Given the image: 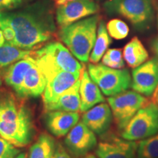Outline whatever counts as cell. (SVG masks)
<instances>
[{
	"instance_id": "6da1fadb",
	"label": "cell",
	"mask_w": 158,
	"mask_h": 158,
	"mask_svg": "<svg viewBox=\"0 0 158 158\" xmlns=\"http://www.w3.org/2000/svg\"><path fill=\"white\" fill-rule=\"evenodd\" d=\"M0 26L15 31L12 45L31 50L52 37L56 30L52 13L46 1L40 2L18 11L0 13Z\"/></svg>"
},
{
	"instance_id": "7a4b0ae2",
	"label": "cell",
	"mask_w": 158,
	"mask_h": 158,
	"mask_svg": "<svg viewBox=\"0 0 158 158\" xmlns=\"http://www.w3.org/2000/svg\"><path fill=\"white\" fill-rule=\"evenodd\" d=\"M100 15H93L72 24L61 27L59 37L72 54L87 62L95 42Z\"/></svg>"
},
{
	"instance_id": "3957f363",
	"label": "cell",
	"mask_w": 158,
	"mask_h": 158,
	"mask_svg": "<svg viewBox=\"0 0 158 158\" xmlns=\"http://www.w3.org/2000/svg\"><path fill=\"white\" fill-rule=\"evenodd\" d=\"M109 15H121L139 30L147 29L153 21V0H108L103 4Z\"/></svg>"
},
{
	"instance_id": "277c9868",
	"label": "cell",
	"mask_w": 158,
	"mask_h": 158,
	"mask_svg": "<svg viewBox=\"0 0 158 158\" xmlns=\"http://www.w3.org/2000/svg\"><path fill=\"white\" fill-rule=\"evenodd\" d=\"M88 73L104 95L122 93L131 86V75L127 69H113L102 64H89Z\"/></svg>"
},
{
	"instance_id": "5b68a950",
	"label": "cell",
	"mask_w": 158,
	"mask_h": 158,
	"mask_svg": "<svg viewBox=\"0 0 158 158\" xmlns=\"http://www.w3.org/2000/svg\"><path fill=\"white\" fill-rule=\"evenodd\" d=\"M158 133V106L149 102L131 118L122 131L121 136L136 141L151 137Z\"/></svg>"
},
{
	"instance_id": "8992f818",
	"label": "cell",
	"mask_w": 158,
	"mask_h": 158,
	"mask_svg": "<svg viewBox=\"0 0 158 158\" xmlns=\"http://www.w3.org/2000/svg\"><path fill=\"white\" fill-rule=\"evenodd\" d=\"M107 100L114 124L121 131L138 110L149 102L147 98L133 90H126L116 95L108 97Z\"/></svg>"
},
{
	"instance_id": "52a82bcc",
	"label": "cell",
	"mask_w": 158,
	"mask_h": 158,
	"mask_svg": "<svg viewBox=\"0 0 158 158\" xmlns=\"http://www.w3.org/2000/svg\"><path fill=\"white\" fill-rule=\"evenodd\" d=\"M35 133L31 114L26 106H22L18 117L13 121H0V136L16 147L29 145Z\"/></svg>"
},
{
	"instance_id": "ba28073f",
	"label": "cell",
	"mask_w": 158,
	"mask_h": 158,
	"mask_svg": "<svg viewBox=\"0 0 158 158\" xmlns=\"http://www.w3.org/2000/svg\"><path fill=\"white\" fill-rule=\"evenodd\" d=\"M32 56L38 57L59 70L81 75L84 66L77 60L69 49L59 42H53L33 51Z\"/></svg>"
},
{
	"instance_id": "9c48e42d",
	"label": "cell",
	"mask_w": 158,
	"mask_h": 158,
	"mask_svg": "<svg viewBox=\"0 0 158 158\" xmlns=\"http://www.w3.org/2000/svg\"><path fill=\"white\" fill-rule=\"evenodd\" d=\"M95 155L98 158H136L138 143L108 133L102 134Z\"/></svg>"
},
{
	"instance_id": "30bf717a",
	"label": "cell",
	"mask_w": 158,
	"mask_h": 158,
	"mask_svg": "<svg viewBox=\"0 0 158 158\" xmlns=\"http://www.w3.org/2000/svg\"><path fill=\"white\" fill-rule=\"evenodd\" d=\"M65 147L77 158L82 157L98 145L95 133L82 121H79L64 138Z\"/></svg>"
},
{
	"instance_id": "8fae6325",
	"label": "cell",
	"mask_w": 158,
	"mask_h": 158,
	"mask_svg": "<svg viewBox=\"0 0 158 158\" xmlns=\"http://www.w3.org/2000/svg\"><path fill=\"white\" fill-rule=\"evenodd\" d=\"M158 86V59L148 60L134 68L131 75L130 87L138 93L147 97L154 94Z\"/></svg>"
},
{
	"instance_id": "7c38bea8",
	"label": "cell",
	"mask_w": 158,
	"mask_h": 158,
	"mask_svg": "<svg viewBox=\"0 0 158 158\" xmlns=\"http://www.w3.org/2000/svg\"><path fill=\"white\" fill-rule=\"evenodd\" d=\"M99 10V5L94 0H73L57 6L56 22L60 27H65L96 14Z\"/></svg>"
},
{
	"instance_id": "4fadbf2b",
	"label": "cell",
	"mask_w": 158,
	"mask_h": 158,
	"mask_svg": "<svg viewBox=\"0 0 158 158\" xmlns=\"http://www.w3.org/2000/svg\"><path fill=\"white\" fill-rule=\"evenodd\" d=\"M81 75L60 70L47 77L45 78L46 86L42 94L43 106L56 100L59 95L80 79Z\"/></svg>"
},
{
	"instance_id": "5bb4252c",
	"label": "cell",
	"mask_w": 158,
	"mask_h": 158,
	"mask_svg": "<svg viewBox=\"0 0 158 158\" xmlns=\"http://www.w3.org/2000/svg\"><path fill=\"white\" fill-rule=\"evenodd\" d=\"M79 112L63 110L45 111L44 120L47 129L51 135L61 138L66 136L70 130L79 122Z\"/></svg>"
},
{
	"instance_id": "9a60e30c",
	"label": "cell",
	"mask_w": 158,
	"mask_h": 158,
	"mask_svg": "<svg viewBox=\"0 0 158 158\" xmlns=\"http://www.w3.org/2000/svg\"><path fill=\"white\" fill-rule=\"evenodd\" d=\"M81 121L98 135H102L108 131L113 115L108 103L101 102L84 112Z\"/></svg>"
},
{
	"instance_id": "2e32d148",
	"label": "cell",
	"mask_w": 158,
	"mask_h": 158,
	"mask_svg": "<svg viewBox=\"0 0 158 158\" xmlns=\"http://www.w3.org/2000/svg\"><path fill=\"white\" fill-rule=\"evenodd\" d=\"M79 94L81 98L80 111L84 113L96 105L106 101L98 86L89 75L88 70L83 69L80 78Z\"/></svg>"
},
{
	"instance_id": "e0dca14e",
	"label": "cell",
	"mask_w": 158,
	"mask_h": 158,
	"mask_svg": "<svg viewBox=\"0 0 158 158\" xmlns=\"http://www.w3.org/2000/svg\"><path fill=\"white\" fill-rule=\"evenodd\" d=\"M34 62V58L30 56L13 63L7 68L1 69L2 76L6 84L13 89L17 95L20 93L26 73Z\"/></svg>"
},
{
	"instance_id": "ac0fdd59",
	"label": "cell",
	"mask_w": 158,
	"mask_h": 158,
	"mask_svg": "<svg viewBox=\"0 0 158 158\" xmlns=\"http://www.w3.org/2000/svg\"><path fill=\"white\" fill-rule=\"evenodd\" d=\"M46 86V80L35 63L31 66L23 78L19 98H37L42 95Z\"/></svg>"
},
{
	"instance_id": "d6986e66",
	"label": "cell",
	"mask_w": 158,
	"mask_h": 158,
	"mask_svg": "<svg viewBox=\"0 0 158 158\" xmlns=\"http://www.w3.org/2000/svg\"><path fill=\"white\" fill-rule=\"evenodd\" d=\"M80 79L71 87L64 91L56 100L51 103L44 105L45 111L48 110H63L68 112H81V98L79 94Z\"/></svg>"
},
{
	"instance_id": "ffe728a7",
	"label": "cell",
	"mask_w": 158,
	"mask_h": 158,
	"mask_svg": "<svg viewBox=\"0 0 158 158\" xmlns=\"http://www.w3.org/2000/svg\"><path fill=\"white\" fill-rule=\"evenodd\" d=\"M149 53L143 43L137 37H134L124 45L123 57L124 62L131 68L137 67L147 62L149 59Z\"/></svg>"
},
{
	"instance_id": "44dd1931",
	"label": "cell",
	"mask_w": 158,
	"mask_h": 158,
	"mask_svg": "<svg viewBox=\"0 0 158 158\" xmlns=\"http://www.w3.org/2000/svg\"><path fill=\"white\" fill-rule=\"evenodd\" d=\"M112 43V40L108 35L106 23L103 21L99 22L95 42L89 56V62L92 64H97L101 60L105 53Z\"/></svg>"
},
{
	"instance_id": "7402d4cb",
	"label": "cell",
	"mask_w": 158,
	"mask_h": 158,
	"mask_svg": "<svg viewBox=\"0 0 158 158\" xmlns=\"http://www.w3.org/2000/svg\"><path fill=\"white\" fill-rule=\"evenodd\" d=\"M22 105L18 102L11 92L0 91V121L11 122L19 116Z\"/></svg>"
},
{
	"instance_id": "603a6c76",
	"label": "cell",
	"mask_w": 158,
	"mask_h": 158,
	"mask_svg": "<svg viewBox=\"0 0 158 158\" xmlns=\"http://www.w3.org/2000/svg\"><path fill=\"white\" fill-rule=\"evenodd\" d=\"M56 142L47 133L40 134L29 148L27 158H51Z\"/></svg>"
},
{
	"instance_id": "cb8c5ba5",
	"label": "cell",
	"mask_w": 158,
	"mask_h": 158,
	"mask_svg": "<svg viewBox=\"0 0 158 158\" xmlns=\"http://www.w3.org/2000/svg\"><path fill=\"white\" fill-rule=\"evenodd\" d=\"M32 54L33 51L30 50H24L6 42L0 47V69L7 68L21 59L31 56Z\"/></svg>"
},
{
	"instance_id": "d4e9b609",
	"label": "cell",
	"mask_w": 158,
	"mask_h": 158,
	"mask_svg": "<svg viewBox=\"0 0 158 158\" xmlns=\"http://www.w3.org/2000/svg\"><path fill=\"white\" fill-rule=\"evenodd\" d=\"M137 158H158V133L138 143Z\"/></svg>"
},
{
	"instance_id": "484cf974",
	"label": "cell",
	"mask_w": 158,
	"mask_h": 158,
	"mask_svg": "<svg viewBox=\"0 0 158 158\" xmlns=\"http://www.w3.org/2000/svg\"><path fill=\"white\" fill-rule=\"evenodd\" d=\"M102 64L113 69H122L125 66L123 53L120 48H110L102 57Z\"/></svg>"
},
{
	"instance_id": "4316f807",
	"label": "cell",
	"mask_w": 158,
	"mask_h": 158,
	"mask_svg": "<svg viewBox=\"0 0 158 158\" xmlns=\"http://www.w3.org/2000/svg\"><path fill=\"white\" fill-rule=\"evenodd\" d=\"M108 35L115 40H123L127 37L130 29L127 23L122 20L114 19L106 24Z\"/></svg>"
},
{
	"instance_id": "83f0119b",
	"label": "cell",
	"mask_w": 158,
	"mask_h": 158,
	"mask_svg": "<svg viewBox=\"0 0 158 158\" xmlns=\"http://www.w3.org/2000/svg\"><path fill=\"white\" fill-rule=\"evenodd\" d=\"M19 153L16 147L0 136V158H15Z\"/></svg>"
},
{
	"instance_id": "f1b7e54d",
	"label": "cell",
	"mask_w": 158,
	"mask_h": 158,
	"mask_svg": "<svg viewBox=\"0 0 158 158\" xmlns=\"http://www.w3.org/2000/svg\"><path fill=\"white\" fill-rule=\"evenodd\" d=\"M51 158H77L71 154L66 147L62 143H56L55 149Z\"/></svg>"
},
{
	"instance_id": "f546056e",
	"label": "cell",
	"mask_w": 158,
	"mask_h": 158,
	"mask_svg": "<svg viewBox=\"0 0 158 158\" xmlns=\"http://www.w3.org/2000/svg\"><path fill=\"white\" fill-rule=\"evenodd\" d=\"M22 4V0H0V13L13 10Z\"/></svg>"
},
{
	"instance_id": "4dcf8cb0",
	"label": "cell",
	"mask_w": 158,
	"mask_h": 158,
	"mask_svg": "<svg viewBox=\"0 0 158 158\" xmlns=\"http://www.w3.org/2000/svg\"><path fill=\"white\" fill-rule=\"evenodd\" d=\"M0 29L2 31L4 37H5L7 43L12 44L15 37V31L8 26H0Z\"/></svg>"
},
{
	"instance_id": "1f68e13d",
	"label": "cell",
	"mask_w": 158,
	"mask_h": 158,
	"mask_svg": "<svg viewBox=\"0 0 158 158\" xmlns=\"http://www.w3.org/2000/svg\"><path fill=\"white\" fill-rule=\"evenodd\" d=\"M152 48L154 54H155L156 58L158 59V36L153 40L152 43Z\"/></svg>"
},
{
	"instance_id": "d6a6232c",
	"label": "cell",
	"mask_w": 158,
	"mask_h": 158,
	"mask_svg": "<svg viewBox=\"0 0 158 158\" xmlns=\"http://www.w3.org/2000/svg\"><path fill=\"white\" fill-rule=\"evenodd\" d=\"M71 1H73V0H56V6L62 5Z\"/></svg>"
},
{
	"instance_id": "836d02e7",
	"label": "cell",
	"mask_w": 158,
	"mask_h": 158,
	"mask_svg": "<svg viewBox=\"0 0 158 158\" xmlns=\"http://www.w3.org/2000/svg\"><path fill=\"white\" fill-rule=\"evenodd\" d=\"M5 37H4L2 31L0 29V47L2 46V45L5 44Z\"/></svg>"
},
{
	"instance_id": "e575fe53",
	"label": "cell",
	"mask_w": 158,
	"mask_h": 158,
	"mask_svg": "<svg viewBox=\"0 0 158 158\" xmlns=\"http://www.w3.org/2000/svg\"><path fill=\"white\" fill-rule=\"evenodd\" d=\"M154 98H155V99L156 104L158 106V86H157V89L155 90V92H154Z\"/></svg>"
},
{
	"instance_id": "d590c367",
	"label": "cell",
	"mask_w": 158,
	"mask_h": 158,
	"mask_svg": "<svg viewBox=\"0 0 158 158\" xmlns=\"http://www.w3.org/2000/svg\"><path fill=\"white\" fill-rule=\"evenodd\" d=\"M82 158H98L95 155H93V154L89 153L87 155H86L84 157H82Z\"/></svg>"
},
{
	"instance_id": "8d00e7d4",
	"label": "cell",
	"mask_w": 158,
	"mask_h": 158,
	"mask_svg": "<svg viewBox=\"0 0 158 158\" xmlns=\"http://www.w3.org/2000/svg\"><path fill=\"white\" fill-rule=\"evenodd\" d=\"M15 158H27V155H26V153L24 152L20 153Z\"/></svg>"
},
{
	"instance_id": "74e56055",
	"label": "cell",
	"mask_w": 158,
	"mask_h": 158,
	"mask_svg": "<svg viewBox=\"0 0 158 158\" xmlns=\"http://www.w3.org/2000/svg\"><path fill=\"white\" fill-rule=\"evenodd\" d=\"M2 78L0 77V86H2Z\"/></svg>"
},
{
	"instance_id": "f35d334b",
	"label": "cell",
	"mask_w": 158,
	"mask_h": 158,
	"mask_svg": "<svg viewBox=\"0 0 158 158\" xmlns=\"http://www.w3.org/2000/svg\"><path fill=\"white\" fill-rule=\"evenodd\" d=\"M157 27H158V12H157Z\"/></svg>"
}]
</instances>
